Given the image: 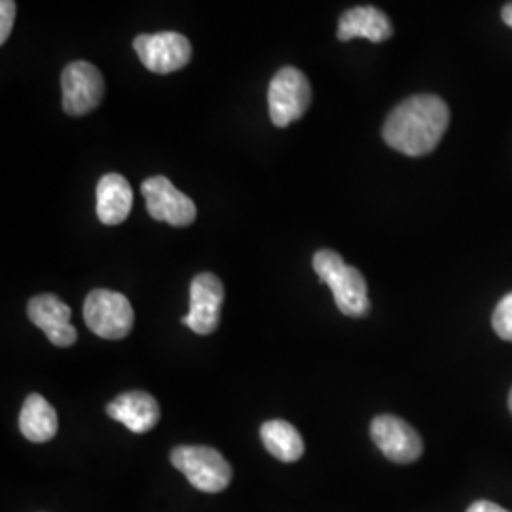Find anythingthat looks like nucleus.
<instances>
[{
    "label": "nucleus",
    "mask_w": 512,
    "mask_h": 512,
    "mask_svg": "<svg viewBox=\"0 0 512 512\" xmlns=\"http://www.w3.org/2000/svg\"><path fill=\"white\" fill-rule=\"evenodd\" d=\"M450 124L448 105L437 95H414L391 110L384 124V141L406 156L433 152Z\"/></svg>",
    "instance_id": "nucleus-1"
},
{
    "label": "nucleus",
    "mask_w": 512,
    "mask_h": 512,
    "mask_svg": "<svg viewBox=\"0 0 512 512\" xmlns=\"http://www.w3.org/2000/svg\"><path fill=\"white\" fill-rule=\"evenodd\" d=\"M313 270L321 283H327L336 308L348 317H365L370 311L368 287L363 274L348 266L336 251L321 249L313 256Z\"/></svg>",
    "instance_id": "nucleus-2"
},
{
    "label": "nucleus",
    "mask_w": 512,
    "mask_h": 512,
    "mask_svg": "<svg viewBox=\"0 0 512 512\" xmlns=\"http://www.w3.org/2000/svg\"><path fill=\"white\" fill-rule=\"evenodd\" d=\"M171 463L200 492L219 494L232 482V467L224 456L209 446H177Z\"/></svg>",
    "instance_id": "nucleus-3"
},
{
    "label": "nucleus",
    "mask_w": 512,
    "mask_h": 512,
    "mask_svg": "<svg viewBox=\"0 0 512 512\" xmlns=\"http://www.w3.org/2000/svg\"><path fill=\"white\" fill-rule=\"evenodd\" d=\"M311 105V86L306 74L283 67L274 74L268 90L270 118L277 128H287L300 120Z\"/></svg>",
    "instance_id": "nucleus-4"
},
{
    "label": "nucleus",
    "mask_w": 512,
    "mask_h": 512,
    "mask_svg": "<svg viewBox=\"0 0 512 512\" xmlns=\"http://www.w3.org/2000/svg\"><path fill=\"white\" fill-rule=\"evenodd\" d=\"M84 321L99 338L122 340L133 329L135 315L124 294L95 289L84 302Z\"/></svg>",
    "instance_id": "nucleus-5"
},
{
    "label": "nucleus",
    "mask_w": 512,
    "mask_h": 512,
    "mask_svg": "<svg viewBox=\"0 0 512 512\" xmlns=\"http://www.w3.org/2000/svg\"><path fill=\"white\" fill-rule=\"evenodd\" d=\"M133 48L150 73H175L184 69L192 59L190 40L173 31L139 35L133 40Z\"/></svg>",
    "instance_id": "nucleus-6"
},
{
    "label": "nucleus",
    "mask_w": 512,
    "mask_h": 512,
    "mask_svg": "<svg viewBox=\"0 0 512 512\" xmlns=\"http://www.w3.org/2000/svg\"><path fill=\"white\" fill-rule=\"evenodd\" d=\"M61 90L63 110L69 116H84L99 107L105 93V80L92 63L73 61L63 71Z\"/></svg>",
    "instance_id": "nucleus-7"
},
{
    "label": "nucleus",
    "mask_w": 512,
    "mask_h": 512,
    "mask_svg": "<svg viewBox=\"0 0 512 512\" xmlns=\"http://www.w3.org/2000/svg\"><path fill=\"white\" fill-rule=\"evenodd\" d=\"M141 192L145 196L148 215L152 219L167 222L177 228L190 226L196 220V203L162 175L147 179L141 184Z\"/></svg>",
    "instance_id": "nucleus-8"
},
{
    "label": "nucleus",
    "mask_w": 512,
    "mask_h": 512,
    "mask_svg": "<svg viewBox=\"0 0 512 512\" xmlns=\"http://www.w3.org/2000/svg\"><path fill=\"white\" fill-rule=\"evenodd\" d=\"M370 437L385 458L393 463L408 465L418 461L423 454L420 433L410 423L391 414L374 418L370 425Z\"/></svg>",
    "instance_id": "nucleus-9"
},
{
    "label": "nucleus",
    "mask_w": 512,
    "mask_h": 512,
    "mask_svg": "<svg viewBox=\"0 0 512 512\" xmlns=\"http://www.w3.org/2000/svg\"><path fill=\"white\" fill-rule=\"evenodd\" d=\"M222 302L224 285L219 277L209 272L196 275L190 285V311L183 317L184 325L202 336L215 332L220 323Z\"/></svg>",
    "instance_id": "nucleus-10"
},
{
    "label": "nucleus",
    "mask_w": 512,
    "mask_h": 512,
    "mask_svg": "<svg viewBox=\"0 0 512 512\" xmlns=\"http://www.w3.org/2000/svg\"><path fill=\"white\" fill-rule=\"evenodd\" d=\"M27 315L57 348H71L76 342L78 332L71 325V308L55 294H38L31 298Z\"/></svg>",
    "instance_id": "nucleus-11"
},
{
    "label": "nucleus",
    "mask_w": 512,
    "mask_h": 512,
    "mask_svg": "<svg viewBox=\"0 0 512 512\" xmlns=\"http://www.w3.org/2000/svg\"><path fill=\"white\" fill-rule=\"evenodd\" d=\"M107 414L137 435L152 431L162 416L160 404L145 391H128L118 395L107 404Z\"/></svg>",
    "instance_id": "nucleus-12"
},
{
    "label": "nucleus",
    "mask_w": 512,
    "mask_h": 512,
    "mask_svg": "<svg viewBox=\"0 0 512 512\" xmlns=\"http://www.w3.org/2000/svg\"><path fill=\"white\" fill-rule=\"evenodd\" d=\"M393 35V25L382 10L374 6H357L344 12L338 21V40L366 38L370 42H385Z\"/></svg>",
    "instance_id": "nucleus-13"
},
{
    "label": "nucleus",
    "mask_w": 512,
    "mask_h": 512,
    "mask_svg": "<svg viewBox=\"0 0 512 512\" xmlns=\"http://www.w3.org/2000/svg\"><path fill=\"white\" fill-rule=\"evenodd\" d=\"M97 217L107 226H118L128 219L133 207V190L128 181L118 175L109 173L97 183Z\"/></svg>",
    "instance_id": "nucleus-14"
},
{
    "label": "nucleus",
    "mask_w": 512,
    "mask_h": 512,
    "mask_svg": "<svg viewBox=\"0 0 512 512\" xmlns=\"http://www.w3.org/2000/svg\"><path fill=\"white\" fill-rule=\"evenodd\" d=\"M19 431L25 439L37 444L54 439L57 435V414L54 406L38 393L29 395L19 414Z\"/></svg>",
    "instance_id": "nucleus-15"
},
{
    "label": "nucleus",
    "mask_w": 512,
    "mask_h": 512,
    "mask_svg": "<svg viewBox=\"0 0 512 512\" xmlns=\"http://www.w3.org/2000/svg\"><path fill=\"white\" fill-rule=\"evenodd\" d=\"M260 439L266 450L283 463H294L304 456V440L289 421H266L260 427Z\"/></svg>",
    "instance_id": "nucleus-16"
},
{
    "label": "nucleus",
    "mask_w": 512,
    "mask_h": 512,
    "mask_svg": "<svg viewBox=\"0 0 512 512\" xmlns=\"http://www.w3.org/2000/svg\"><path fill=\"white\" fill-rule=\"evenodd\" d=\"M492 327L501 340L512 342V293L503 296L501 302L495 306Z\"/></svg>",
    "instance_id": "nucleus-17"
},
{
    "label": "nucleus",
    "mask_w": 512,
    "mask_h": 512,
    "mask_svg": "<svg viewBox=\"0 0 512 512\" xmlns=\"http://www.w3.org/2000/svg\"><path fill=\"white\" fill-rule=\"evenodd\" d=\"M16 2L14 0H0V42L4 44L12 29H14V21H16Z\"/></svg>",
    "instance_id": "nucleus-18"
},
{
    "label": "nucleus",
    "mask_w": 512,
    "mask_h": 512,
    "mask_svg": "<svg viewBox=\"0 0 512 512\" xmlns=\"http://www.w3.org/2000/svg\"><path fill=\"white\" fill-rule=\"evenodd\" d=\"M467 512H511L507 511V509H503V507H499V505H495L492 501H476L473 503Z\"/></svg>",
    "instance_id": "nucleus-19"
},
{
    "label": "nucleus",
    "mask_w": 512,
    "mask_h": 512,
    "mask_svg": "<svg viewBox=\"0 0 512 512\" xmlns=\"http://www.w3.org/2000/svg\"><path fill=\"white\" fill-rule=\"evenodd\" d=\"M501 18H503V21H505L509 27H512V2L505 4L503 12H501Z\"/></svg>",
    "instance_id": "nucleus-20"
},
{
    "label": "nucleus",
    "mask_w": 512,
    "mask_h": 512,
    "mask_svg": "<svg viewBox=\"0 0 512 512\" xmlns=\"http://www.w3.org/2000/svg\"><path fill=\"white\" fill-rule=\"evenodd\" d=\"M509 408H511V412H512V389H511V395H509Z\"/></svg>",
    "instance_id": "nucleus-21"
}]
</instances>
